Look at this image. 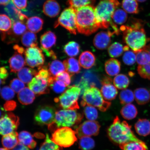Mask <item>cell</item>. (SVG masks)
<instances>
[{
    "label": "cell",
    "instance_id": "1",
    "mask_svg": "<svg viewBox=\"0 0 150 150\" xmlns=\"http://www.w3.org/2000/svg\"><path fill=\"white\" fill-rule=\"evenodd\" d=\"M130 22V25H122L120 29L123 33L124 42L136 53L145 47L150 39L146 37L142 20L134 18Z\"/></svg>",
    "mask_w": 150,
    "mask_h": 150
},
{
    "label": "cell",
    "instance_id": "2",
    "mask_svg": "<svg viewBox=\"0 0 150 150\" xmlns=\"http://www.w3.org/2000/svg\"><path fill=\"white\" fill-rule=\"evenodd\" d=\"M95 8L93 6L89 5L76 10V27L79 33L89 35L99 28L96 17Z\"/></svg>",
    "mask_w": 150,
    "mask_h": 150
},
{
    "label": "cell",
    "instance_id": "3",
    "mask_svg": "<svg viewBox=\"0 0 150 150\" xmlns=\"http://www.w3.org/2000/svg\"><path fill=\"white\" fill-rule=\"evenodd\" d=\"M108 132L110 139L119 145L130 142L142 141L135 135L131 126L126 121L121 122L117 116L114 118Z\"/></svg>",
    "mask_w": 150,
    "mask_h": 150
},
{
    "label": "cell",
    "instance_id": "4",
    "mask_svg": "<svg viewBox=\"0 0 150 150\" xmlns=\"http://www.w3.org/2000/svg\"><path fill=\"white\" fill-rule=\"evenodd\" d=\"M119 0H100L95 7L96 17L99 28L108 29L112 22V17L120 5Z\"/></svg>",
    "mask_w": 150,
    "mask_h": 150
},
{
    "label": "cell",
    "instance_id": "5",
    "mask_svg": "<svg viewBox=\"0 0 150 150\" xmlns=\"http://www.w3.org/2000/svg\"><path fill=\"white\" fill-rule=\"evenodd\" d=\"M83 114L76 110H62L56 112L55 120L48 125V129L54 132L62 127H70L76 125L82 121Z\"/></svg>",
    "mask_w": 150,
    "mask_h": 150
},
{
    "label": "cell",
    "instance_id": "6",
    "mask_svg": "<svg viewBox=\"0 0 150 150\" xmlns=\"http://www.w3.org/2000/svg\"><path fill=\"white\" fill-rule=\"evenodd\" d=\"M83 93L81 105L84 107L86 105L93 106L105 112L111 106V103L105 100L100 91L95 85H91Z\"/></svg>",
    "mask_w": 150,
    "mask_h": 150
},
{
    "label": "cell",
    "instance_id": "7",
    "mask_svg": "<svg viewBox=\"0 0 150 150\" xmlns=\"http://www.w3.org/2000/svg\"><path fill=\"white\" fill-rule=\"evenodd\" d=\"M81 93V90L78 86H69L61 96L54 99V101L64 110L79 109L78 100Z\"/></svg>",
    "mask_w": 150,
    "mask_h": 150
},
{
    "label": "cell",
    "instance_id": "8",
    "mask_svg": "<svg viewBox=\"0 0 150 150\" xmlns=\"http://www.w3.org/2000/svg\"><path fill=\"white\" fill-rule=\"evenodd\" d=\"M39 71L28 84V87L37 96L46 94L50 93L49 81L52 76L49 72L47 67H42Z\"/></svg>",
    "mask_w": 150,
    "mask_h": 150
},
{
    "label": "cell",
    "instance_id": "9",
    "mask_svg": "<svg viewBox=\"0 0 150 150\" xmlns=\"http://www.w3.org/2000/svg\"><path fill=\"white\" fill-rule=\"evenodd\" d=\"M51 139L57 145L63 147H70L77 140L75 131L67 127L57 129L52 134Z\"/></svg>",
    "mask_w": 150,
    "mask_h": 150
},
{
    "label": "cell",
    "instance_id": "10",
    "mask_svg": "<svg viewBox=\"0 0 150 150\" xmlns=\"http://www.w3.org/2000/svg\"><path fill=\"white\" fill-rule=\"evenodd\" d=\"M76 11L69 7L62 13L57 21L54 24V27L57 28L60 25L65 28L71 33L76 35L77 29L76 24Z\"/></svg>",
    "mask_w": 150,
    "mask_h": 150
},
{
    "label": "cell",
    "instance_id": "11",
    "mask_svg": "<svg viewBox=\"0 0 150 150\" xmlns=\"http://www.w3.org/2000/svg\"><path fill=\"white\" fill-rule=\"evenodd\" d=\"M25 64L32 68L43 66L45 57L42 50L35 45L26 49L24 52Z\"/></svg>",
    "mask_w": 150,
    "mask_h": 150
},
{
    "label": "cell",
    "instance_id": "12",
    "mask_svg": "<svg viewBox=\"0 0 150 150\" xmlns=\"http://www.w3.org/2000/svg\"><path fill=\"white\" fill-rule=\"evenodd\" d=\"M27 29L24 22L20 21L13 22L12 27L10 30L6 33H1L2 40L7 44L18 42L20 37L24 34Z\"/></svg>",
    "mask_w": 150,
    "mask_h": 150
},
{
    "label": "cell",
    "instance_id": "13",
    "mask_svg": "<svg viewBox=\"0 0 150 150\" xmlns=\"http://www.w3.org/2000/svg\"><path fill=\"white\" fill-rule=\"evenodd\" d=\"M19 124V118L14 114H5L0 118V134L5 136L16 132Z\"/></svg>",
    "mask_w": 150,
    "mask_h": 150
},
{
    "label": "cell",
    "instance_id": "14",
    "mask_svg": "<svg viewBox=\"0 0 150 150\" xmlns=\"http://www.w3.org/2000/svg\"><path fill=\"white\" fill-rule=\"evenodd\" d=\"M56 112L51 106H39L35 112V120L38 125H49L54 121Z\"/></svg>",
    "mask_w": 150,
    "mask_h": 150
},
{
    "label": "cell",
    "instance_id": "15",
    "mask_svg": "<svg viewBox=\"0 0 150 150\" xmlns=\"http://www.w3.org/2000/svg\"><path fill=\"white\" fill-rule=\"evenodd\" d=\"M100 125L95 121L88 120L82 123L76 129V134L78 138L82 137L96 136L99 134Z\"/></svg>",
    "mask_w": 150,
    "mask_h": 150
},
{
    "label": "cell",
    "instance_id": "16",
    "mask_svg": "<svg viewBox=\"0 0 150 150\" xmlns=\"http://www.w3.org/2000/svg\"><path fill=\"white\" fill-rule=\"evenodd\" d=\"M112 83V79L108 76H104L101 81L102 85L101 92L104 99L106 100H114L117 95V90Z\"/></svg>",
    "mask_w": 150,
    "mask_h": 150
},
{
    "label": "cell",
    "instance_id": "17",
    "mask_svg": "<svg viewBox=\"0 0 150 150\" xmlns=\"http://www.w3.org/2000/svg\"><path fill=\"white\" fill-rule=\"evenodd\" d=\"M113 35L109 31H101L96 35L93 40L94 45L97 49L103 50L110 46L111 37Z\"/></svg>",
    "mask_w": 150,
    "mask_h": 150
},
{
    "label": "cell",
    "instance_id": "18",
    "mask_svg": "<svg viewBox=\"0 0 150 150\" xmlns=\"http://www.w3.org/2000/svg\"><path fill=\"white\" fill-rule=\"evenodd\" d=\"M60 11V6L56 0H47L43 5V13L50 18L57 16Z\"/></svg>",
    "mask_w": 150,
    "mask_h": 150
},
{
    "label": "cell",
    "instance_id": "19",
    "mask_svg": "<svg viewBox=\"0 0 150 150\" xmlns=\"http://www.w3.org/2000/svg\"><path fill=\"white\" fill-rule=\"evenodd\" d=\"M57 37L55 33L51 31L45 32L40 37V44L42 50H50L55 45Z\"/></svg>",
    "mask_w": 150,
    "mask_h": 150
},
{
    "label": "cell",
    "instance_id": "20",
    "mask_svg": "<svg viewBox=\"0 0 150 150\" xmlns=\"http://www.w3.org/2000/svg\"><path fill=\"white\" fill-rule=\"evenodd\" d=\"M5 10L8 15L13 22L20 21L25 23L27 22L28 18L25 15L21 12L12 2H10L9 4L5 7Z\"/></svg>",
    "mask_w": 150,
    "mask_h": 150
},
{
    "label": "cell",
    "instance_id": "21",
    "mask_svg": "<svg viewBox=\"0 0 150 150\" xmlns=\"http://www.w3.org/2000/svg\"><path fill=\"white\" fill-rule=\"evenodd\" d=\"M9 63L11 72L14 73L18 72L25 64V62L23 56L21 54L16 52L9 59Z\"/></svg>",
    "mask_w": 150,
    "mask_h": 150
},
{
    "label": "cell",
    "instance_id": "22",
    "mask_svg": "<svg viewBox=\"0 0 150 150\" xmlns=\"http://www.w3.org/2000/svg\"><path fill=\"white\" fill-rule=\"evenodd\" d=\"M96 58L92 52L86 51L81 54L79 61L81 67L84 69H89L95 65Z\"/></svg>",
    "mask_w": 150,
    "mask_h": 150
},
{
    "label": "cell",
    "instance_id": "23",
    "mask_svg": "<svg viewBox=\"0 0 150 150\" xmlns=\"http://www.w3.org/2000/svg\"><path fill=\"white\" fill-rule=\"evenodd\" d=\"M26 23L28 30L32 32L37 33L42 30L44 21L42 18L35 16L28 18Z\"/></svg>",
    "mask_w": 150,
    "mask_h": 150
},
{
    "label": "cell",
    "instance_id": "24",
    "mask_svg": "<svg viewBox=\"0 0 150 150\" xmlns=\"http://www.w3.org/2000/svg\"><path fill=\"white\" fill-rule=\"evenodd\" d=\"M121 63L117 59H110L106 62L105 68L106 72L110 76H114L119 74L121 70Z\"/></svg>",
    "mask_w": 150,
    "mask_h": 150
},
{
    "label": "cell",
    "instance_id": "25",
    "mask_svg": "<svg viewBox=\"0 0 150 150\" xmlns=\"http://www.w3.org/2000/svg\"><path fill=\"white\" fill-rule=\"evenodd\" d=\"M18 101L22 104L28 105L32 104L34 101V93L29 88L25 87L19 93L18 95Z\"/></svg>",
    "mask_w": 150,
    "mask_h": 150
},
{
    "label": "cell",
    "instance_id": "26",
    "mask_svg": "<svg viewBox=\"0 0 150 150\" xmlns=\"http://www.w3.org/2000/svg\"><path fill=\"white\" fill-rule=\"evenodd\" d=\"M18 134L16 132L4 136L1 142L3 147L8 149H13L19 143Z\"/></svg>",
    "mask_w": 150,
    "mask_h": 150
},
{
    "label": "cell",
    "instance_id": "27",
    "mask_svg": "<svg viewBox=\"0 0 150 150\" xmlns=\"http://www.w3.org/2000/svg\"><path fill=\"white\" fill-rule=\"evenodd\" d=\"M18 138L19 143L30 149H34L36 146L37 142L34 140L32 135L28 131H21L18 134Z\"/></svg>",
    "mask_w": 150,
    "mask_h": 150
},
{
    "label": "cell",
    "instance_id": "28",
    "mask_svg": "<svg viewBox=\"0 0 150 150\" xmlns=\"http://www.w3.org/2000/svg\"><path fill=\"white\" fill-rule=\"evenodd\" d=\"M137 134L145 137L150 134V121L146 119H139L134 125Z\"/></svg>",
    "mask_w": 150,
    "mask_h": 150
},
{
    "label": "cell",
    "instance_id": "29",
    "mask_svg": "<svg viewBox=\"0 0 150 150\" xmlns=\"http://www.w3.org/2000/svg\"><path fill=\"white\" fill-rule=\"evenodd\" d=\"M134 98L137 104L144 105L149 102L150 95L149 92L145 88H140L134 91Z\"/></svg>",
    "mask_w": 150,
    "mask_h": 150
},
{
    "label": "cell",
    "instance_id": "30",
    "mask_svg": "<svg viewBox=\"0 0 150 150\" xmlns=\"http://www.w3.org/2000/svg\"><path fill=\"white\" fill-rule=\"evenodd\" d=\"M48 71L50 75L55 77L58 75L66 71L64 63L58 60H55L49 63Z\"/></svg>",
    "mask_w": 150,
    "mask_h": 150
},
{
    "label": "cell",
    "instance_id": "31",
    "mask_svg": "<svg viewBox=\"0 0 150 150\" xmlns=\"http://www.w3.org/2000/svg\"><path fill=\"white\" fill-rule=\"evenodd\" d=\"M67 72L73 76L80 72L81 67L79 63L76 59L71 57L63 61Z\"/></svg>",
    "mask_w": 150,
    "mask_h": 150
},
{
    "label": "cell",
    "instance_id": "32",
    "mask_svg": "<svg viewBox=\"0 0 150 150\" xmlns=\"http://www.w3.org/2000/svg\"><path fill=\"white\" fill-rule=\"evenodd\" d=\"M37 71L28 67H24L18 71V76L23 83H29L33 79V76H35Z\"/></svg>",
    "mask_w": 150,
    "mask_h": 150
},
{
    "label": "cell",
    "instance_id": "33",
    "mask_svg": "<svg viewBox=\"0 0 150 150\" xmlns=\"http://www.w3.org/2000/svg\"><path fill=\"white\" fill-rule=\"evenodd\" d=\"M121 115L125 119L131 120L134 119L137 115V109L134 104H127L121 110Z\"/></svg>",
    "mask_w": 150,
    "mask_h": 150
},
{
    "label": "cell",
    "instance_id": "34",
    "mask_svg": "<svg viewBox=\"0 0 150 150\" xmlns=\"http://www.w3.org/2000/svg\"><path fill=\"white\" fill-rule=\"evenodd\" d=\"M120 147L122 150H148L146 144L141 142H130L121 144Z\"/></svg>",
    "mask_w": 150,
    "mask_h": 150
},
{
    "label": "cell",
    "instance_id": "35",
    "mask_svg": "<svg viewBox=\"0 0 150 150\" xmlns=\"http://www.w3.org/2000/svg\"><path fill=\"white\" fill-rule=\"evenodd\" d=\"M80 46L79 44L74 41L69 42L64 47V51L70 57L76 56L79 54Z\"/></svg>",
    "mask_w": 150,
    "mask_h": 150
},
{
    "label": "cell",
    "instance_id": "36",
    "mask_svg": "<svg viewBox=\"0 0 150 150\" xmlns=\"http://www.w3.org/2000/svg\"><path fill=\"white\" fill-rule=\"evenodd\" d=\"M114 85L120 90H124L128 87L130 82L126 75L120 74L115 77L113 80Z\"/></svg>",
    "mask_w": 150,
    "mask_h": 150
},
{
    "label": "cell",
    "instance_id": "37",
    "mask_svg": "<svg viewBox=\"0 0 150 150\" xmlns=\"http://www.w3.org/2000/svg\"><path fill=\"white\" fill-rule=\"evenodd\" d=\"M122 7L127 13L138 14L139 12L138 5L136 0H123Z\"/></svg>",
    "mask_w": 150,
    "mask_h": 150
},
{
    "label": "cell",
    "instance_id": "38",
    "mask_svg": "<svg viewBox=\"0 0 150 150\" xmlns=\"http://www.w3.org/2000/svg\"><path fill=\"white\" fill-rule=\"evenodd\" d=\"M37 40V35L29 31H26L21 37L22 44L27 47H30L38 45Z\"/></svg>",
    "mask_w": 150,
    "mask_h": 150
},
{
    "label": "cell",
    "instance_id": "39",
    "mask_svg": "<svg viewBox=\"0 0 150 150\" xmlns=\"http://www.w3.org/2000/svg\"><path fill=\"white\" fill-rule=\"evenodd\" d=\"M127 19V13L123 9H117L114 12L112 17V21L116 24L122 25Z\"/></svg>",
    "mask_w": 150,
    "mask_h": 150
},
{
    "label": "cell",
    "instance_id": "40",
    "mask_svg": "<svg viewBox=\"0 0 150 150\" xmlns=\"http://www.w3.org/2000/svg\"><path fill=\"white\" fill-rule=\"evenodd\" d=\"M108 52L110 57H118L121 56L124 52V47L120 43L115 42L109 47Z\"/></svg>",
    "mask_w": 150,
    "mask_h": 150
},
{
    "label": "cell",
    "instance_id": "41",
    "mask_svg": "<svg viewBox=\"0 0 150 150\" xmlns=\"http://www.w3.org/2000/svg\"><path fill=\"white\" fill-rule=\"evenodd\" d=\"M12 20L6 15L0 14V31L1 33H6L12 27Z\"/></svg>",
    "mask_w": 150,
    "mask_h": 150
},
{
    "label": "cell",
    "instance_id": "42",
    "mask_svg": "<svg viewBox=\"0 0 150 150\" xmlns=\"http://www.w3.org/2000/svg\"><path fill=\"white\" fill-rule=\"evenodd\" d=\"M119 99L122 105L130 104L134 100V94L130 89H124L120 93Z\"/></svg>",
    "mask_w": 150,
    "mask_h": 150
},
{
    "label": "cell",
    "instance_id": "43",
    "mask_svg": "<svg viewBox=\"0 0 150 150\" xmlns=\"http://www.w3.org/2000/svg\"><path fill=\"white\" fill-rule=\"evenodd\" d=\"M137 63L140 65H144L150 63V54L147 50L142 49L136 52Z\"/></svg>",
    "mask_w": 150,
    "mask_h": 150
},
{
    "label": "cell",
    "instance_id": "44",
    "mask_svg": "<svg viewBox=\"0 0 150 150\" xmlns=\"http://www.w3.org/2000/svg\"><path fill=\"white\" fill-rule=\"evenodd\" d=\"M50 87L54 92L57 93L64 92L66 90L65 84L62 82L56 80L55 77L52 76L49 81Z\"/></svg>",
    "mask_w": 150,
    "mask_h": 150
},
{
    "label": "cell",
    "instance_id": "45",
    "mask_svg": "<svg viewBox=\"0 0 150 150\" xmlns=\"http://www.w3.org/2000/svg\"><path fill=\"white\" fill-rule=\"evenodd\" d=\"M96 0H68L67 4L69 7L76 10L81 7L86 6H93Z\"/></svg>",
    "mask_w": 150,
    "mask_h": 150
},
{
    "label": "cell",
    "instance_id": "46",
    "mask_svg": "<svg viewBox=\"0 0 150 150\" xmlns=\"http://www.w3.org/2000/svg\"><path fill=\"white\" fill-rule=\"evenodd\" d=\"M79 147L82 150H91L95 146V142L90 137L86 136L80 138Z\"/></svg>",
    "mask_w": 150,
    "mask_h": 150
},
{
    "label": "cell",
    "instance_id": "47",
    "mask_svg": "<svg viewBox=\"0 0 150 150\" xmlns=\"http://www.w3.org/2000/svg\"><path fill=\"white\" fill-rule=\"evenodd\" d=\"M84 114L89 120L95 121L98 117V112L94 107L86 105L84 107Z\"/></svg>",
    "mask_w": 150,
    "mask_h": 150
},
{
    "label": "cell",
    "instance_id": "48",
    "mask_svg": "<svg viewBox=\"0 0 150 150\" xmlns=\"http://www.w3.org/2000/svg\"><path fill=\"white\" fill-rule=\"evenodd\" d=\"M39 150H61L60 146L52 141L48 134H46L45 140L41 145Z\"/></svg>",
    "mask_w": 150,
    "mask_h": 150
},
{
    "label": "cell",
    "instance_id": "49",
    "mask_svg": "<svg viewBox=\"0 0 150 150\" xmlns=\"http://www.w3.org/2000/svg\"><path fill=\"white\" fill-rule=\"evenodd\" d=\"M122 59L123 62L125 64L132 65L136 62V55L134 52L129 50L125 52Z\"/></svg>",
    "mask_w": 150,
    "mask_h": 150
},
{
    "label": "cell",
    "instance_id": "50",
    "mask_svg": "<svg viewBox=\"0 0 150 150\" xmlns=\"http://www.w3.org/2000/svg\"><path fill=\"white\" fill-rule=\"evenodd\" d=\"M15 95L13 90L7 86L3 87L1 91V96L5 100H11L14 98Z\"/></svg>",
    "mask_w": 150,
    "mask_h": 150
},
{
    "label": "cell",
    "instance_id": "51",
    "mask_svg": "<svg viewBox=\"0 0 150 150\" xmlns=\"http://www.w3.org/2000/svg\"><path fill=\"white\" fill-rule=\"evenodd\" d=\"M20 80L15 78L11 81L10 86L16 93L20 92L25 87V84Z\"/></svg>",
    "mask_w": 150,
    "mask_h": 150
},
{
    "label": "cell",
    "instance_id": "52",
    "mask_svg": "<svg viewBox=\"0 0 150 150\" xmlns=\"http://www.w3.org/2000/svg\"><path fill=\"white\" fill-rule=\"evenodd\" d=\"M72 76L67 71H64L55 77L56 80L63 82L66 87L70 85L71 82V78Z\"/></svg>",
    "mask_w": 150,
    "mask_h": 150
},
{
    "label": "cell",
    "instance_id": "53",
    "mask_svg": "<svg viewBox=\"0 0 150 150\" xmlns=\"http://www.w3.org/2000/svg\"><path fill=\"white\" fill-rule=\"evenodd\" d=\"M15 6L19 10H25L27 6L28 0H12Z\"/></svg>",
    "mask_w": 150,
    "mask_h": 150
},
{
    "label": "cell",
    "instance_id": "54",
    "mask_svg": "<svg viewBox=\"0 0 150 150\" xmlns=\"http://www.w3.org/2000/svg\"><path fill=\"white\" fill-rule=\"evenodd\" d=\"M17 106L16 103L13 100H8L5 103L4 108L5 111H11L14 110Z\"/></svg>",
    "mask_w": 150,
    "mask_h": 150
},
{
    "label": "cell",
    "instance_id": "55",
    "mask_svg": "<svg viewBox=\"0 0 150 150\" xmlns=\"http://www.w3.org/2000/svg\"><path fill=\"white\" fill-rule=\"evenodd\" d=\"M8 71L6 67H2L0 68V77L4 81H5L6 80L8 77Z\"/></svg>",
    "mask_w": 150,
    "mask_h": 150
},
{
    "label": "cell",
    "instance_id": "56",
    "mask_svg": "<svg viewBox=\"0 0 150 150\" xmlns=\"http://www.w3.org/2000/svg\"><path fill=\"white\" fill-rule=\"evenodd\" d=\"M14 49L18 53L22 54L25 52V50L22 47H20L18 45H15L14 46Z\"/></svg>",
    "mask_w": 150,
    "mask_h": 150
},
{
    "label": "cell",
    "instance_id": "57",
    "mask_svg": "<svg viewBox=\"0 0 150 150\" xmlns=\"http://www.w3.org/2000/svg\"><path fill=\"white\" fill-rule=\"evenodd\" d=\"M12 150H29L27 146L19 143Z\"/></svg>",
    "mask_w": 150,
    "mask_h": 150
},
{
    "label": "cell",
    "instance_id": "58",
    "mask_svg": "<svg viewBox=\"0 0 150 150\" xmlns=\"http://www.w3.org/2000/svg\"><path fill=\"white\" fill-rule=\"evenodd\" d=\"M10 2V0H0V5L7 6Z\"/></svg>",
    "mask_w": 150,
    "mask_h": 150
},
{
    "label": "cell",
    "instance_id": "59",
    "mask_svg": "<svg viewBox=\"0 0 150 150\" xmlns=\"http://www.w3.org/2000/svg\"><path fill=\"white\" fill-rule=\"evenodd\" d=\"M144 49L146 50H147V51L149 52L150 54V44H149V45H148L146 46L144 48ZM146 65V66L148 67H149V68H150V63L149 64Z\"/></svg>",
    "mask_w": 150,
    "mask_h": 150
},
{
    "label": "cell",
    "instance_id": "60",
    "mask_svg": "<svg viewBox=\"0 0 150 150\" xmlns=\"http://www.w3.org/2000/svg\"><path fill=\"white\" fill-rule=\"evenodd\" d=\"M5 111L4 108H0V118L2 117V116L5 114L4 112Z\"/></svg>",
    "mask_w": 150,
    "mask_h": 150
},
{
    "label": "cell",
    "instance_id": "61",
    "mask_svg": "<svg viewBox=\"0 0 150 150\" xmlns=\"http://www.w3.org/2000/svg\"><path fill=\"white\" fill-rule=\"evenodd\" d=\"M5 83V82L0 77V85L1 84H4Z\"/></svg>",
    "mask_w": 150,
    "mask_h": 150
},
{
    "label": "cell",
    "instance_id": "62",
    "mask_svg": "<svg viewBox=\"0 0 150 150\" xmlns=\"http://www.w3.org/2000/svg\"><path fill=\"white\" fill-rule=\"evenodd\" d=\"M137 1L139 2L142 3L145 1L146 0H136Z\"/></svg>",
    "mask_w": 150,
    "mask_h": 150
},
{
    "label": "cell",
    "instance_id": "63",
    "mask_svg": "<svg viewBox=\"0 0 150 150\" xmlns=\"http://www.w3.org/2000/svg\"><path fill=\"white\" fill-rule=\"evenodd\" d=\"M0 150H8V149H6V148H0Z\"/></svg>",
    "mask_w": 150,
    "mask_h": 150
}]
</instances>
